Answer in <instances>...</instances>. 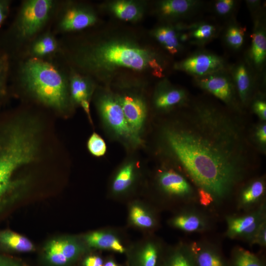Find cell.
Here are the masks:
<instances>
[{
  "mask_svg": "<svg viewBox=\"0 0 266 266\" xmlns=\"http://www.w3.org/2000/svg\"><path fill=\"white\" fill-rule=\"evenodd\" d=\"M179 109L161 128L163 149L198 188L225 199L258 161L245 114L202 96Z\"/></svg>",
  "mask_w": 266,
  "mask_h": 266,
  "instance_id": "1",
  "label": "cell"
},
{
  "mask_svg": "<svg viewBox=\"0 0 266 266\" xmlns=\"http://www.w3.org/2000/svg\"><path fill=\"white\" fill-rule=\"evenodd\" d=\"M75 61L86 71L105 77L121 68L149 69L162 77L166 65L164 57L156 50L122 37L106 38L80 48Z\"/></svg>",
  "mask_w": 266,
  "mask_h": 266,
  "instance_id": "2",
  "label": "cell"
},
{
  "mask_svg": "<svg viewBox=\"0 0 266 266\" xmlns=\"http://www.w3.org/2000/svg\"><path fill=\"white\" fill-rule=\"evenodd\" d=\"M19 77L25 88L41 102L59 110L67 107V81L53 64L31 57L21 65Z\"/></svg>",
  "mask_w": 266,
  "mask_h": 266,
  "instance_id": "3",
  "label": "cell"
},
{
  "mask_svg": "<svg viewBox=\"0 0 266 266\" xmlns=\"http://www.w3.org/2000/svg\"><path fill=\"white\" fill-rule=\"evenodd\" d=\"M34 129L31 125H17L0 147V198L10 189L17 169L35 159L38 142Z\"/></svg>",
  "mask_w": 266,
  "mask_h": 266,
  "instance_id": "4",
  "label": "cell"
},
{
  "mask_svg": "<svg viewBox=\"0 0 266 266\" xmlns=\"http://www.w3.org/2000/svg\"><path fill=\"white\" fill-rule=\"evenodd\" d=\"M54 6L55 2L51 0L25 1L16 22L18 36L26 40L36 35L49 20Z\"/></svg>",
  "mask_w": 266,
  "mask_h": 266,
  "instance_id": "5",
  "label": "cell"
},
{
  "mask_svg": "<svg viewBox=\"0 0 266 266\" xmlns=\"http://www.w3.org/2000/svg\"><path fill=\"white\" fill-rule=\"evenodd\" d=\"M193 82L197 87L220 100L230 110L239 113H246V110L240 104L229 69L193 78Z\"/></svg>",
  "mask_w": 266,
  "mask_h": 266,
  "instance_id": "6",
  "label": "cell"
},
{
  "mask_svg": "<svg viewBox=\"0 0 266 266\" xmlns=\"http://www.w3.org/2000/svg\"><path fill=\"white\" fill-rule=\"evenodd\" d=\"M98 106L105 124L116 135L133 145L141 144V138L129 126L117 97L104 94L100 97Z\"/></svg>",
  "mask_w": 266,
  "mask_h": 266,
  "instance_id": "7",
  "label": "cell"
},
{
  "mask_svg": "<svg viewBox=\"0 0 266 266\" xmlns=\"http://www.w3.org/2000/svg\"><path fill=\"white\" fill-rule=\"evenodd\" d=\"M230 66L223 57L210 51L199 50L175 63L173 68L194 78L227 70Z\"/></svg>",
  "mask_w": 266,
  "mask_h": 266,
  "instance_id": "8",
  "label": "cell"
},
{
  "mask_svg": "<svg viewBox=\"0 0 266 266\" xmlns=\"http://www.w3.org/2000/svg\"><path fill=\"white\" fill-rule=\"evenodd\" d=\"M229 71L240 104L246 110L257 92L264 88L266 81L258 77L244 58L230 65Z\"/></svg>",
  "mask_w": 266,
  "mask_h": 266,
  "instance_id": "9",
  "label": "cell"
},
{
  "mask_svg": "<svg viewBox=\"0 0 266 266\" xmlns=\"http://www.w3.org/2000/svg\"><path fill=\"white\" fill-rule=\"evenodd\" d=\"M250 47L244 58L258 77L266 81V21L265 14L253 21Z\"/></svg>",
  "mask_w": 266,
  "mask_h": 266,
  "instance_id": "10",
  "label": "cell"
},
{
  "mask_svg": "<svg viewBox=\"0 0 266 266\" xmlns=\"http://www.w3.org/2000/svg\"><path fill=\"white\" fill-rule=\"evenodd\" d=\"M191 98L186 89L174 85L167 79H164L156 88L153 104L157 111L161 113L169 112L187 104Z\"/></svg>",
  "mask_w": 266,
  "mask_h": 266,
  "instance_id": "11",
  "label": "cell"
},
{
  "mask_svg": "<svg viewBox=\"0 0 266 266\" xmlns=\"http://www.w3.org/2000/svg\"><path fill=\"white\" fill-rule=\"evenodd\" d=\"M205 2L200 0H163L157 2L156 12L167 23L189 20L203 8Z\"/></svg>",
  "mask_w": 266,
  "mask_h": 266,
  "instance_id": "12",
  "label": "cell"
},
{
  "mask_svg": "<svg viewBox=\"0 0 266 266\" xmlns=\"http://www.w3.org/2000/svg\"><path fill=\"white\" fill-rule=\"evenodd\" d=\"M117 98L129 126L133 133L140 138L147 116L144 101L140 97L130 94L117 96Z\"/></svg>",
  "mask_w": 266,
  "mask_h": 266,
  "instance_id": "13",
  "label": "cell"
},
{
  "mask_svg": "<svg viewBox=\"0 0 266 266\" xmlns=\"http://www.w3.org/2000/svg\"><path fill=\"white\" fill-rule=\"evenodd\" d=\"M181 23L188 35V44L200 47L217 38L223 28L217 23L207 20Z\"/></svg>",
  "mask_w": 266,
  "mask_h": 266,
  "instance_id": "14",
  "label": "cell"
},
{
  "mask_svg": "<svg viewBox=\"0 0 266 266\" xmlns=\"http://www.w3.org/2000/svg\"><path fill=\"white\" fill-rule=\"evenodd\" d=\"M96 22L97 16L93 10L85 6L71 5L64 11L58 27L61 31L72 32L83 30Z\"/></svg>",
  "mask_w": 266,
  "mask_h": 266,
  "instance_id": "15",
  "label": "cell"
},
{
  "mask_svg": "<svg viewBox=\"0 0 266 266\" xmlns=\"http://www.w3.org/2000/svg\"><path fill=\"white\" fill-rule=\"evenodd\" d=\"M159 183L166 193L179 197H191L193 189L181 174L173 169L162 171L159 175Z\"/></svg>",
  "mask_w": 266,
  "mask_h": 266,
  "instance_id": "16",
  "label": "cell"
},
{
  "mask_svg": "<svg viewBox=\"0 0 266 266\" xmlns=\"http://www.w3.org/2000/svg\"><path fill=\"white\" fill-rule=\"evenodd\" d=\"M195 266H229V261L217 248L194 243L188 246Z\"/></svg>",
  "mask_w": 266,
  "mask_h": 266,
  "instance_id": "17",
  "label": "cell"
},
{
  "mask_svg": "<svg viewBox=\"0 0 266 266\" xmlns=\"http://www.w3.org/2000/svg\"><path fill=\"white\" fill-rule=\"evenodd\" d=\"M152 35L172 55L181 53L185 49L180 42L178 32L172 24L166 23L157 27L153 30Z\"/></svg>",
  "mask_w": 266,
  "mask_h": 266,
  "instance_id": "18",
  "label": "cell"
},
{
  "mask_svg": "<svg viewBox=\"0 0 266 266\" xmlns=\"http://www.w3.org/2000/svg\"><path fill=\"white\" fill-rule=\"evenodd\" d=\"M246 30L245 27L237 22L235 16L228 20L221 31L225 46L234 52L240 51L245 42Z\"/></svg>",
  "mask_w": 266,
  "mask_h": 266,
  "instance_id": "19",
  "label": "cell"
},
{
  "mask_svg": "<svg viewBox=\"0 0 266 266\" xmlns=\"http://www.w3.org/2000/svg\"><path fill=\"white\" fill-rule=\"evenodd\" d=\"M264 212V207L261 206L259 209L247 215L227 217L228 236L232 238L239 237L254 222L265 216Z\"/></svg>",
  "mask_w": 266,
  "mask_h": 266,
  "instance_id": "20",
  "label": "cell"
},
{
  "mask_svg": "<svg viewBox=\"0 0 266 266\" xmlns=\"http://www.w3.org/2000/svg\"><path fill=\"white\" fill-rule=\"evenodd\" d=\"M92 85L86 77L72 73L69 80V92L72 100L80 104L83 100H89L92 94Z\"/></svg>",
  "mask_w": 266,
  "mask_h": 266,
  "instance_id": "21",
  "label": "cell"
},
{
  "mask_svg": "<svg viewBox=\"0 0 266 266\" xmlns=\"http://www.w3.org/2000/svg\"><path fill=\"white\" fill-rule=\"evenodd\" d=\"M264 180L258 178L251 181L240 192L239 204L243 207H248L258 202L265 193Z\"/></svg>",
  "mask_w": 266,
  "mask_h": 266,
  "instance_id": "22",
  "label": "cell"
},
{
  "mask_svg": "<svg viewBox=\"0 0 266 266\" xmlns=\"http://www.w3.org/2000/svg\"><path fill=\"white\" fill-rule=\"evenodd\" d=\"M173 225L188 233H194L204 230L207 226L205 218L196 212H188L174 218Z\"/></svg>",
  "mask_w": 266,
  "mask_h": 266,
  "instance_id": "23",
  "label": "cell"
},
{
  "mask_svg": "<svg viewBox=\"0 0 266 266\" xmlns=\"http://www.w3.org/2000/svg\"><path fill=\"white\" fill-rule=\"evenodd\" d=\"M86 241L91 247L113 250L119 253L125 251L124 247L113 235L103 232H93L86 236Z\"/></svg>",
  "mask_w": 266,
  "mask_h": 266,
  "instance_id": "24",
  "label": "cell"
},
{
  "mask_svg": "<svg viewBox=\"0 0 266 266\" xmlns=\"http://www.w3.org/2000/svg\"><path fill=\"white\" fill-rule=\"evenodd\" d=\"M110 9L118 18L125 21H136L141 18L142 9L136 2L127 0L112 2Z\"/></svg>",
  "mask_w": 266,
  "mask_h": 266,
  "instance_id": "25",
  "label": "cell"
},
{
  "mask_svg": "<svg viewBox=\"0 0 266 266\" xmlns=\"http://www.w3.org/2000/svg\"><path fill=\"white\" fill-rule=\"evenodd\" d=\"M0 243L17 252H28L34 250V245L29 239L10 231L0 232Z\"/></svg>",
  "mask_w": 266,
  "mask_h": 266,
  "instance_id": "26",
  "label": "cell"
},
{
  "mask_svg": "<svg viewBox=\"0 0 266 266\" xmlns=\"http://www.w3.org/2000/svg\"><path fill=\"white\" fill-rule=\"evenodd\" d=\"M58 43L53 35L44 34L36 38L31 44L30 53L33 58H42L54 53L57 49Z\"/></svg>",
  "mask_w": 266,
  "mask_h": 266,
  "instance_id": "27",
  "label": "cell"
},
{
  "mask_svg": "<svg viewBox=\"0 0 266 266\" xmlns=\"http://www.w3.org/2000/svg\"><path fill=\"white\" fill-rule=\"evenodd\" d=\"M229 261V266H265L259 256L241 247L233 251Z\"/></svg>",
  "mask_w": 266,
  "mask_h": 266,
  "instance_id": "28",
  "label": "cell"
},
{
  "mask_svg": "<svg viewBox=\"0 0 266 266\" xmlns=\"http://www.w3.org/2000/svg\"><path fill=\"white\" fill-rule=\"evenodd\" d=\"M134 168V164L132 162H128L121 167L113 180L114 192H124L131 186L133 180Z\"/></svg>",
  "mask_w": 266,
  "mask_h": 266,
  "instance_id": "29",
  "label": "cell"
},
{
  "mask_svg": "<svg viewBox=\"0 0 266 266\" xmlns=\"http://www.w3.org/2000/svg\"><path fill=\"white\" fill-rule=\"evenodd\" d=\"M239 3L236 0H215L211 2V10L216 16L227 21L235 16Z\"/></svg>",
  "mask_w": 266,
  "mask_h": 266,
  "instance_id": "30",
  "label": "cell"
},
{
  "mask_svg": "<svg viewBox=\"0 0 266 266\" xmlns=\"http://www.w3.org/2000/svg\"><path fill=\"white\" fill-rule=\"evenodd\" d=\"M45 253L46 260L54 266H65L69 263L61 250L59 239L49 242L45 247Z\"/></svg>",
  "mask_w": 266,
  "mask_h": 266,
  "instance_id": "31",
  "label": "cell"
},
{
  "mask_svg": "<svg viewBox=\"0 0 266 266\" xmlns=\"http://www.w3.org/2000/svg\"><path fill=\"white\" fill-rule=\"evenodd\" d=\"M165 266H195L189 247H183L171 254Z\"/></svg>",
  "mask_w": 266,
  "mask_h": 266,
  "instance_id": "32",
  "label": "cell"
},
{
  "mask_svg": "<svg viewBox=\"0 0 266 266\" xmlns=\"http://www.w3.org/2000/svg\"><path fill=\"white\" fill-rule=\"evenodd\" d=\"M261 121L250 129V137L255 147L259 151L265 152L266 146V124Z\"/></svg>",
  "mask_w": 266,
  "mask_h": 266,
  "instance_id": "33",
  "label": "cell"
},
{
  "mask_svg": "<svg viewBox=\"0 0 266 266\" xmlns=\"http://www.w3.org/2000/svg\"><path fill=\"white\" fill-rule=\"evenodd\" d=\"M261 121L266 120V100L264 88L260 89L252 100L249 108Z\"/></svg>",
  "mask_w": 266,
  "mask_h": 266,
  "instance_id": "34",
  "label": "cell"
},
{
  "mask_svg": "<svg viewBox=\"0 0 266 266\" xmlns=\"http://www.w3.org/2000/svg\"><path fill=\"white\" fill-rule=\"evenodd\" d=\"M131 218L136 225L143 228H150L154 224L152 217L141 207L134 205L130 213Z\"/></svg>",
  "mask_w": 266,
  "mask_h": 266,
  "instance_id": "35",
  "label": "cell"
},
{
  "mask_svg": "<svg viewBox=\"0 0 266 266\" xmlns=\"http://www.w3.org/2000/svg\"><path fill=\"white\" fill-rule=\"evenodd\" d=\"M61 250L69 262L75 260L80 254L79 246L74 241L69 239H59Z\"/></svg>",
  "mask_w": 266,
  "mask_h": 266,
  "instance_id": "36",
  "label": "cell"
},
{
  "mask_svg": "<svg viewBox=\"0 0 266 266\" xmlns=\"http://www.w3.org/2000/svg\"><path fill=\"white\" fill-rule=\"evenodd\" d=\"M87 146L90 152L94 156H103L106 151V145L104 140L96 133H93L89 137Z\"/></svg>",
  "mask_w": 266,
  "mask_h": 266,
  "instance_id": "37",
  "label": "cell"
},
{
  "mask_svg": "<svg viewBox=\"0 0 266 266\" xmlns=\"http://www.w3.org/2000/svg\"><path fill=\"white\" fill-rule=\"evenodd\" d=\"M158 260V251L152 244H148L141 253V266H156Z\"/></svg>",
  "mask_w": 266,
  "mask_h": 266,
  "instance_id": "38",
  "label": "cell"
},
{
  "mask_svg": "<svg viewBox=\"0 0 266 266\" xmlns=\"http://www.w3.org/2000/svg\"><path fill=\"white\" fill-rule=\"evenodd\" d=\"M245 2L248 9L252 21L258 18L264 14V5L260 0H245Z\"/></svg>",
  "mask_w": 266,
  "mask_h": 266,
  "instance_id": "39",
  "label": "cell"
},
{
  "mask_svg": "<svg viewBox=\"0 0 266 266\" xmlns=\"http://www.w3.org/2000/svg\"><path fill=\"white\" fill-rule=\"evenodd\" d=\"M8 69V61L5 55L0 54V93L2 90Z\"/></svg>",
  "mask_w": 266,
  "mask_h": 266,
  "instance_id": "40",
  "label": "cell"
},
{
  "mask_svg": "<svg viewBox=\"0 0 266 266\" xmlns=\"http://www.w3.org/2000/svg\"><path fill=\"white\" fill-rule=\"evenodd\" d=\"M266 221L261 226L251 241V244H258L265 246L266 244Z\"/></svg>",
  "mask_w": 266,
  "mask_h": 266,
  "instance_id": "41",
  "label": "cell"
},
{
  "mask_svg": "<svg viewBox=\"0 0 266 266\" xmlns=\"http://www.w3.org/2000/svg\"><path fill=\"white\" fill-rule=\"evenodd\" d=\"M198 195L200 203L204 205H207L214 200L212 196L202 189L198 188Z\"/></svg>",
  "mask_w": 266,
  "mask_h": 266,
  "instance_id": "42",
  "label": "cell"
},
{
  "mask_svg": "<svg viewBox=\"0 0 266 266\" xmlns=\"http://www.w3.org/2000/svg\"><path fill=\"white\" fill-rule=\"evenodd\" d=\"M0 266H26L21 262L0 255Z\"/></svg>",
  "mask_w": 266,
  "mask_h": 266,
  "instance_id": "43",
  "label": "cell"
},
{
  "mask_svg": "<svg viewBox=\"0 0 266 266\" xmlns=\"http://www.w3.org/2000/svg\"><path fill=\"white\" fill-rule=\"evenodd\" d=\"M9 7V2L7 0H0V26L6 18Z\"/></svg>",
  "mask_w": 266,
  "mask_h": 266,
  "instance_id": "44",
  "label": "cell"
},
{
  "mask_svg": "<svg viewBox=\"0 0 266 266\" xmlns=\"http://www.w3.org/2000/svg\"><path fill=\"white\" fill-rule=\"evenodd\" d=\"M83 265L84 266H103V262L100 257L91 256L85 259Z\"/></svg>",
  "mask_w": 266,
  "mask_h": 266,
  "instance_id": "45",
  "label": "cell"
},
{
  "mask_svg": "<svg viewBox=\"0 0 266 266\" xmlns=\"http://www.w3.org/2000/svg\"><path fill=\"white\" fill-rule=\"evenodd\" d=\"M80 104L83 107V109L84 110L85 112L87 113L89 119H90V107H89L90 104H89V100H83L81 102Z\"/></svg>",
  "mask_w": 266,
  "mask_h": 266,
  "instance_id": "46",
  "label": "cell"
},
{
  "mask_svg": "<svg viewBox=\"0 0 266 266\" xmlns=\"http://www.w3.org/2000/svg\"><path fill=\"white\" fill-rule=\"evenodd\" d=\"M103 266H118L117 265L112 261H108L106 262Z\"/></svg>",
  "mask_w": 266,
  "mask_h": 266,
  "instance_id": "47",
  "label": "cell"
}]
</instances>
